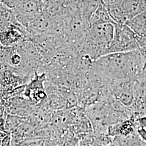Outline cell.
<instances>
[{"label": "cell", "mask_w": 146, "mask_h": 146, "mask_svg": "<svg viewBox=\"0 0 146 146\" xmlns=\"http://www.w3.org/2000/svg\"><path fill=\"white\" fill-rule=\"evenodd\" d=\"M2 1L9 7L15 9L21 5L24 0H2Z\"/></svg>", "instance_id": "cell-9"}, {"label": "cell", "mask_w": 146, "mask_h": 146, "mask_svg": "<svg viewBox=\"0 0 146 146\" xmlns=\"http://www.w3.org/2000/svg\"><path fill=\"white\" fill-rule=\"evenodd\" d=\"M114 34V24L98 23L91 26L89 31L92 42L100 48L102 56L106 55L113 40Z\"/></svg>", "instance_id": "cell-3"}, {"label": "cell", "mask_w": 146, "mask_h": 146, "mask_svg": "<svg viewBox=\"0 0 146 146\" xmlns=\"http://www.w3.org/2000/svg\"><path fill=\"white\" fill-rule=\"evenodd\" d=\"M137 134L141 139L146 143V128L139 127L137 129Z\"/></svg>", "instance_id": "cell-10"}, {"label": "cell", "mask_w": 146, "mask_h": 146, "mask_svg": "<svg viewBox=\"0 0 146 146\" xmlns=\"http://www.w3.org/2000/svg\"><path fill=\"white\" fill-rule=\"evenodd\" d=\"M44 0H24L15 9L17 19L22 26H30L37 16L42 13Z\"/></svg>", "instance_id": "cell-4"}, {"label": "cell", "mask_w": 146, "mask_h": 146, "mask_svg": "<svg viewBox=\"0 0 146 146\" xmlns=\"http://www.w3.org/2000/svg\"><path fill=\"white\" fill-rule=\"evenodd\" d=\"M146 58L140 50L110 53L101 56L95 62V67L106 78L131 79L144 70Z\"/></svg>", "instance_id": "cell-1"}, {"label": "cell", "mask_w": 146, "mask_h": 146, "mask_svg": "<svg viewBox=\"0 0 146 146\" xmlns=\"http://www.w3.org/2000/svg\"><path fill=\"white\" fill-rule=\"evenodd\" d=\"M110 82V90L115 99L125 106L132 104L134 92L131 79H113Z\"/></svg>", "instance_id": "cell-5"}, {"label": "cell", "mask_w": 146, "mask_h": 146, "mask_svg": "<svg viewBox=\"0 0 146 146\" xmlns=\"http://www.w3.org/2000/svg\"><path fill=\"white\" fill-rule=\"evenodd\" d=\"M92 25L98 23H116L107 9V7L104 4H100L91 17Z\"/></svg>", "instance_id": "cell-8"}, {"label": "cell", "mask_w": 146, "mask_h": 146, "mask_svg": "<svg viewBox=\"0 0 146 146\" xmlns=\"http://www.w3.org/2000/svg\"><path fill=\"white\" fill-rule=\"evenodd\" d=\"M137 37L125 24H114L113 40L107 50V54L115 52H125L139 49Z\"/></svg>", "instance_id": "cell-2"}, {"label": "cell", "mask_w": 146, "mask_h": 146, "mask_svg": "<svg viewBox=\"0 0 146 146\" xmlns=\"http://www.w3.org/2000/svg\"><path fill=\"white\" fill-rule=\"evenodd\" d=\"M137 121H138L139 125H140L139 127L146 128V116L141 117L140 118H139Z\"/></svg>", "instance_id": "cell-12"}, {"label": "cell", "mask_w": 146, "mask_h": 146, "mask_svg": "<svg viewBox=\"0 0 146 146\" xmlns=\"http://www.w3.org/2000/svg\"><path fill=\"white\" fill-rule=\"evenodd\" d=\"M144 3H145V5H146V0H144Z\"/></svg>", "instance_id": "cell-13"}, {"label": "cell", "mask_w": 146, "mask_h": 146, "mask_svg": "<svg viewBox=\"0 0 146 146\" xmlns=\"http://www.w3.org/2000/svg\"><path fill=\"white\" fill-rule=\"evenodd\" d=\"M125 25L137 37H146V11L132 17L125 22Z\"/></svg>", "instance_id": "cell-6"}, {"label": "cell", "mask_w": 146, "mask_h": 146, "mask_svg": "<svg viewBox=\"0 0 146 146\" xmlns=\"http://www.w3.org/2000/svg\"><path fill=\"white\" fill-rule=\"evenodd\" d=\"M22 38L20 31L9 27L0 33V42L5 46H11L20 42Z\"/></svg>", "instance_id": "cell-7"}, {"label": "cell", "mask_w": 146, "mask_h": 146, "mask_svg": "<svg viewBox=\"0 0 146 146\" xmlns=\"http://www.w3.org/2000/svg\"><path fill=\"white\" fill-rule=\"evenodd\" d=\"M11 61L13 64L18 65L19 64H20V63L21 62V56L18 54H15L12 56L11 59Z\"/></svg>", "instance_id": "cell-11"}]
</instances>
